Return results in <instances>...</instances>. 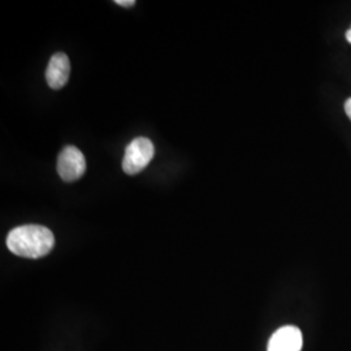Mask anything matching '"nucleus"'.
<instances>
[{"label":"nucleus","mask_w":351,"mask_h":351,"mask_svg":"<svg viewBox=\"0 0 351 351\" xmlns=\"http://www.w3.org/2000/svg\"><path fill=\"white\" fill-rule=\"evenodd\" d=\"M55 246L53 233L43 226H17L7 236V247L21 258L38 259L46 256Z\"/></svg>","instance_id":"f257e3e1"},{"label":"nucleus","mask_w":351,"mask_h":351,"mask_svg":"<svg viewBox=\"0 0 351 351\" xmlns=\"http://www.w3.org/2000/svg\"><path fill=\"white\" fill-rule=\"evenodd\" d=\"M155 154L154 143L150 139L145 137L133 139L126 146L124 159H123V169L126 175H137L142 172L149 164Z\"/></svg>","instance_id":"f03ea898"},{"label":"nucleus","mask_w":351,"mask_h":351,"mask_svg":"<svg viewBox=\"0 0 351 351\" xmlns=\"http://www.w3.org/2000/svg\"><path fill=\"white\" fill-rule=\"evenodd\" d=\"M56 169L65 182H73L86 172V159L75 146H66L59 154Z\"/></svg>","instance_id":"7ed1b4c3"},{"label":"nucleus","mask_w":351,"mask_h":351,"mask_svg":"<svg viewBox=\"0 0 351 351\" xmlns=\"http://www.w3.org/2000/svg\"><path fill=\"white\" fill-rule=\"evenodd\" d=\"M303 337L300 328L294 326H281L272 335L267 351H301Z\"/></svg>","instance_id":"20e7f679"},{"label":"nucleus","mask_w":351,"mask_h":351,"mask_svg":"<svg viewBox=\"0 0 351 351\" xmlns=\"http://www.w3.org/2000/svg\"><path fill=\"white\" fill-rule=\"evenodd\" d=\"M71 75V62L69 58L63 53L58 52L51 58L50 63L46 69V81L49 86L53 90L63 88Z\"/></svg>","instance_id":"39448f33"},{"label":"nucleus","mask_w":351,"mask_h":351,"mask_svg":"<svg viewBox=\"0 0 351 351\" xmlns=\"http://www.w3.org/2000/svg\"><path fill=\"white\" fill-rule=\"evenodd\" d=\"M117 5H121V7H126V8H129V7H133V5H136V1L134 0H116L114 1Z\"/></svg>","instance_id":"423d86ee"},{"label":"nucleus","mask_w":351,"mask_h":351,"mask_svg":"<svg viewBox=\"0 0 351 351\" xmlns=\"http://www.w3.org/2000/svg\"><path fill=\"white\" fill-rule=\"evenodd\" d=\"M345 112L349 116V119L351 120V98L346 99L345 101Z\"/></svg>","instance_id":"0eeeda50"},{"label":"nucleus","mask_w":351,"mask_h":351,"mask_svg":"<svg viewBox=\"0 0 351 351\" xmlns=\"http://www.w3.org/2000/svg\"><path fill=\"white\" fill-rule=\"evenodd\" d=\"M346 39H348L349 43H351V27L346 32Z\"/></svg>","instance_id":"6e6552de"}]
</instances>
